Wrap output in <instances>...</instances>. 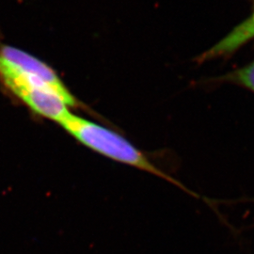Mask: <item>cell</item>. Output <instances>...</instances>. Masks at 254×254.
<instances>
[{
	"mask_svg": "<svg viewBox=\"0 0 254 254\" xmlns=\"http://www.w3.org/2000/svg\"><path fill=\"white\" fill-rule=\"evenodd\" d=\"M60 127L79 144L92 152L117 163L150 173L194 197H199L196 193L186 188L183 183L164 172L144 152L136 148L117 131L94 123L89 119L75 115L73 112L67 116Z\"/></svg>",
	"mask_w": 254,
	"mask_h": 254,
	"instance_id": "cell-1",
	"label": "cell"
},
{
	"mask_svg": "<svg viewBox=\"0 0 254 254\" xmlns=\"http://www.w3.org/2000/svg\"><path fill=\"white\" fill-rule=\"evenodd\" d=\"M253 40H254V9L252 15L243 24L237 26L216 46L201 55L200 62L233 54L238 48Z\"/></svg>",
	"mask_w": 254,
	"mask_h": 254,
	"instance_id": "cell-2",
	"label": "cell"
},
{
	"mask_svg": "<svg viewBox=\"0 0 254 254\" xmlns=\"http://www.w3.org/2000/svg\"><path fill=\"white\" fill-rule=\"evenodd\" d=\"M227 81L236 83L254 92V61L244 67L229 73L224 77Z\"/></svg>",
	"mask_w": 254,
	"mask_h": 254,
	"instance_id": "cell-3",
	"label": "cell"
}]
</instances>
